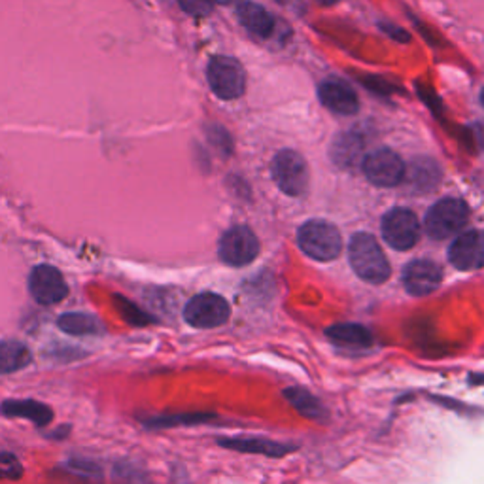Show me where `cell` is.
Masks as SVG:
<instances>
[{
  "instance_id": "cell-30",
  "label": "cell",
  "mask_w": 484,
  "mask_h": 484,
  "mask_svg": "<svg viewBox=\"0 0 484 484\" xmlns=\"http://www.w3.org/2000/svg\"><path fill=\"white\" fill-rule=\"evenodd\" d=\"M212 3H219V5H233L235 0H212Z\"/></svg>"
},
{
  "instance_id": "cell-7",
  "label": "cell",
  "mask_w": 484,
  "mask_h": 484,
  "mask_svg": "<svg viewBox=\"0 0 484 484\" xmlns=\"http://www.w3.org/2000/svg\"><path fill=\"white\" fill-rule=\"evenodd\" d=\"M259 240L245 226L231 227L219 238V257L231 267H245L257 257Z\"/></svg>"
},
{
  "instance_id": "cell-20",
  "label": "cell",
  "mask_w": 484,
  "mask_h": 484,
  "mask_svg": "<svg viewBox=\"0 0 484 484\" xmlns=\"http://www.w3.org/2000/svg\"><path fill=\"white\" fill-rule=\"evenodd\" d=\"M403 180H407L409 186L416 191H430L441 180V169L428 158L416 160L412 161L409 172H405Z\"/></svg>"
},
{
  "instance_id": "cell-18",
  "label": "cell",
  "mask_w": 484,
  "mask_h": 484,
  "mask_svg": "<svg viewBox=\"0 0 484 484\" xmlns=\"http://www.w3.org/2000/svg\"><path fill=\"white\" fill-rule=\"evenodd\" d=\"M33 362V354L25 343L21 341H0V375H10V373L29 367Z\"/></svg>"
},
{
  "instance_id": "cell-13",
  "label": "cell",
  "mask_w": 484,
  "mask_h": 484,
  "mask_svg": "<svg viewBox=\"0 0 484 484\" xmlns=\"http://www.w3.org/2000/svg\"><path fill=\"white\" fill-rule=\"evenodd\" d=\"M318 95H320L322 104L335 114L352 116L360 110V101H358L356 92L343 80H335V78L324 80L318 87Z\"/></svg>"
},
{
  "instance_id": "cell-12",
  "label": "cell",
  "mask_w": 484,
  "mask_h": 484,
  "mask_svg": "<svg viewBox=\"0 0 484 484\" xmlns=\"http://www.w3.org/2000/svg\"><path fill=\"white\" fill-rule=\"evenodd\" d=\"M443 280V271L430 259L411 261L403 271V286L411 295L422 297L433 294Z\"/></svg>"
},
{
  "instance_id": "cell-14",
  "label": "cell",
  "mask_w": 484,
  "mask_h": 484,
  "mask_svg": "<svg viewBox=\"0 0 484 484\" xmlns=\"http://www.w3.org/2000/svg\"><path fill=\"white\" fill-rule=\"evenodd\" d=\"M219 445L237 450V452H245V454H263V456H271V458H280L290 454L294 447L282 445L269 441V439H259V437H235V439H222Z\"/></svg>"
},
{
  "instance_id": "cell-29",
  "label": "cell",
  "mask_w": 484,
  "mask_h": 484,
  "mask_svg": "<svg viewBox=\"0 0 484 484\" xmlns=\"http://www.w3.org/2000/svg\"><path fill=\"white\" fill-rule=\"evenodd\" d=\"M316 3L318 5H324V6H334V5L339 3V0H316Z\"/></svg>"
},
{
  "instance_id": "cell-4",
  "label": "cell",
  "mask_w": 484,
  "mask_h": 484,
  "mask_svg": "<svg viewBox=\"0 0 484 484\" xmlns=\"http://www.w3.org/2000/svg\"><path fill=\"white\" fill-rule=\"evenodd\" d=\"M207 78L210 83V90L219 99L235 101L245 93L247 76H245V71H242V64L233 57H226V55L214 57L208 63Z\"/></svg>"
},
{
  "instance_id": "cell-16",
  "label": "cell",
  "mask_w": 484,
  "mask_h": 484,
  "mask_svg": "<svg viewBox=\"0 0 484 484\" xmlns=\"http://www.w3.org/2000/svg\"><path fill=\"white\" fill-rule=\"evenodd\" d=\"M0 412L12 418H27L36 426H48L53 421V411L34 400H8L0 405Z\"/></svg>"
},
{
  "instance_id": "cell-21",
  "label": "cell",
  "mask_w": 484,
  "mask_h": 484,
  "mask_svg": "<svg viewBox=\"0 0 484 484\" xmlns=\"http://www.w3.org/2000/svg\"><path fill=\"white\" fill-rule=\"evenodd\" d=\"M284 395H286V400L292 403V407H295L305 418H309V421H315V422L325 421V409L313 393H309L303 388H288L284 392Z\"/></svg>"
},
{
  "instance_id": "cell-19",
  "label": "cell",
  "mask_w": 484,
  "mask_h": 484,
  "mask_svg": "<svg viewBox=\"0 0 484 484\" xmlns=\"http://www.w3.org/2000/svg\"><path fill=\"white\" fill-rule=\"evenodd\" d=\"M325 335L339 346L367 348L373 344V335L367 327L360 324H337L325 332Z\"/></svg>"
},
{
  "instance_id": "cell-25",
  "label": "cell",
  "mask_w": 484,
  "mask_h": 484,
  "mask_svg": "<svg viewBox=\"0 0 484 484\" xmlns=\"http://www.w3.org/2000/svg\"><path fill=\"white\" fill-rule=\"evenodd\" d=\"M179 5L182 6V10L186 14L195 15V17L208 15L212 12V6H214L212 0H179Z\"/></svg>"
},
{
  "instance_id": "cell-1",
  "label": "cell",
  "mask_w": 484,
  "mask_h": 484,
  "mask_svg": "<svg viewBox=\"0 0 484 484\" xmlns=\"http://www.w3.org/2000/svg\"><path fill=\"white\" fill-rule=\"evenodd\" d=\"M348 259L354 273L369 284H382L392 275L390 263L382 248L379 247L377 238L369 233H358L352 237Z\"/></svg>"
},
{
  "instance_id": "cell-9",
  "label": "cell",
  "mask_w": 484,
  "mask_h": 484,
  "mask_svg": "<svg viewBox=\"0 0 484 484\" xmlns=\"http://www.w3.org/2000/svg\"><path fill=\"white\" fill-rule=\"evenodd\" d=\"M363 172L371 184L379 188L400 186L405 179V163L392 150H377L363 160Z\"/></svg>"
},
{
  "instance_id": "cell-10",
  "label": "cell",
  "mask_w": 484,
  "mask_h": 484,
  "mask_svg": "<svg viewBox=\"0 0 484 484\" xmlns=\"http://www.w3.org/2000/svg\"><path fill=\"white\" fill-rule=\"evenodd\" d=\"M29 292L40 305H55L69 295V286L59 269L36 266L29 275Z\"/></svg>"
},
{
  "instance_id": "cell-8",
  "label": "cell",
  "mask_w": 484,
  "mask_h": 484,
  "mask_svg": "<svg viewBox=\"0 0 484 484\" xmlns=\"http://www.w3.org/2000/svg\"><path fill=\"white\" fill-rule=\"evenodd\" d=\"M382 237L395 250H411L421 238V222L407 208H393L382 218Z\"/></svg>"
},
{
  "instance_id": "cell-17",
  "label": "cell",
  "mask_w": 484,
  "mask_h": 484,
  "mask_svg": "<svg viewBox=\"0 0 484 484\" xmlns=\"http://www.w3.org/2000/svg\"><path fill=\"white\" fill-rule=\"evenodd\" d=\"M61 332L74 337H97L104 334L102 322L87 313H67L57 320Z\"/></svg>"
},
{
  "instance_id": "cell-11",
  "label": "cell",
  "mask_w": 484,
  "mask_h": 484,
  "mask_svg": "<svg viewBox=\"0 0 484 484\" xmlns=\"http://www.w3.org/2000/svg\"><path fill=\"white\" fill-rule=\"evenodd\" d=\"M449 259L460 271H477L484 267V231L460 235L449 250Z\"/></svg>"
},
{
  "instance_id": "cell-6",
  "label": "cell",
  "mask_w": 484,
  "mask_h": 484,
  "mask_svg": "<svg viewBox=\"0 0 484 484\" xmlns=\"http://www.w3.org/2000/svg\"><path fill=\"white\" fill-rule=\"evenodd\" d=\"M231 316L229 303L218 294H199L188 301L184 320L199 329H212L224 325Z\"/></svg>"
},
{
  "instance_id": "cell-28",
  "label": "cell",
  "mask_w": 484,
  "mask_h": 484,
  "mask_svg": "<svg viewBox=\"0 0 484 484\" xmlns=\"http://www.w3.org/2000/svg\"><path fill=\"white\" fill-rule=\"evenodd\" d=\"M382 29L388 33V34H392L395 40H402V42H409V34L405 33V31H402V29H395L393 25H382Z\"/></svg>"
},
{
  "instance_id": "cell-26",
  "label": "cell",
  "mask_w": 484,
  "mask_h": 484,
  "mask_svg": "<svg viewBox=\"0 0 484 484\" xmlns=\"http://www.w3.org/2000/svg\"><path fill=\"white\" fill-rule=\"evenodd\" d=\"M208 139L216 148H219L222 151H226V153L231 151V139L224 131V127H210L208 129Z\"/></svg>"
},
{
  "instance_id": "cell-3",
  "label": "cell",
  "mask_w": 484,
  "mask_h": 484,
  "mask_svg": "<svg viewBox=\"0 0 484 484\" xmlns=\"http://www.w3.org/2000/svg\"><path fill=\"white\" fill-rule=\"evenodd\" d=\"M469 219V208L461 199H441L426 214V231L431 238L445 240L461 231Z\"/></svg>"
},
{
  "instance_id": "cell-24",
  "label": "cell",
  "mask_w": 484,
  "mask_h": 484,
  "mask_svg": "<svg viewBox=\"0 0 484 484\" xmlns=\"http://www.w3.org/2000/svg\"><path fill=\"white\" fill-rule=\"evenodd\" d=\"M21 473H24V468H21L19 460L14 454H0V480H15L21 477Z\"/></svg>"
},
{
  "instance_id": "cell-23",
  "label": "cell",
  "mask_w": 484,
  "mask_h": 484,
  "mask_svg": "<svg viewBox=\"0 0 484 484\" xmlns=\"http://www.w3.org/2000/svg\"><path fill=\"white\" fill-rule=\"evenodd\" d=\"M116 301V306H118V311L121 315V318L131 324V325H146L151 322V316L146 315L140 306H137L135 303H131L127 297H121V295H116L114 297Z\"/></svg>"
},
{
  "instance_id": "cell-15",
  "label": "cell",
  "mask_w": 484,
  "mask_h": 484,
  "mask_svg": "<svg viewBox=\"0 0 484 484\" xmlns=\"http://www.w3.org/2000/svg\"><path fill=\"white\" fill-rule=\"evenodd\" d=\"M237 15L240 19V24L245 25L250 33H254L256 36L267 38L275 29L273 15L266 8H263L261 5L250 3V0H245V3H238Z\"/></svg>"
},
{
  "instance_id": "cell-22",
  "label": "cell",
  "mask_w": 484,
  "mask_h": 484,
  "mask_svg": "<svg viewBox=\"0 0 484 484\" xmlns=\"http://www.w3.org/2000/svg\"><path fill=\"white\" fill-rule=\"evenodd\" d=\"M363 148H365V140L356 133V131H352V133H344L337 137L334 144V158L339 165L352 167V165H356V161L360 160Z\"/></svg>"
},
{
  "instance_id": "cell-27",
  "label": "cell",
  "mask_w": 484,
  "mask_h": 484,
  "mask_svg": "<svg viewBox=\"0 0 484 484\" xmlns=\"http://www.w3.org/2000/svg\"><path fill=\"white\" fill-rule=\"evenodd\" d=\"M208 416L193 414V416H176V418H158V421H150V426H174V422H201L207 421Z\"/></svg>"
},
{
  "instance_id": "cell-5",
  "label": "cell",
  "mask_w": 484,
  "mask_h": 484,
  "mask_svg": "<svg viewBox=\"0 0 484 484\" xmlns=\"http://www.w3.org/2000/svg\"><path fill=\"white\" fill-rule=\"evenodd\" d=\"M273 179L286 195H303L309 186V167L294 150H282L273 160Z\"/></svg>"
},
{
  "instance_id": "cell-31",
  "label": "cell",
  "mask_w": 484,
  "mask_h": 484,
  "mask_svg": "<svg viewBox=\"0 0 484 484\" xmlns=\"http://www.w3.org/2000/svg\"><path fill=\"white\" fill-rule=\"evenodd\" d=\"M480 102H482V106H484V90H482V93H480Z\"/></svg>"
},
{
  "instance_id": "cell-2",
  "label": "cell",
  "mask_w": 484,
  "mask_h": 484,
  "mask_svg": "<svg viewBox=\"0 0 484 484\" xmlns=\"http://www.w3.org/2000/svg\"><path fill=\"white\" fill-rule=\"evenodd\" d=\"M299 248L316 261H332L341 254L343 237L339 229L324 222V219H311L305 226H301L297 233Z\"/></svg>"
}]
</instances>
